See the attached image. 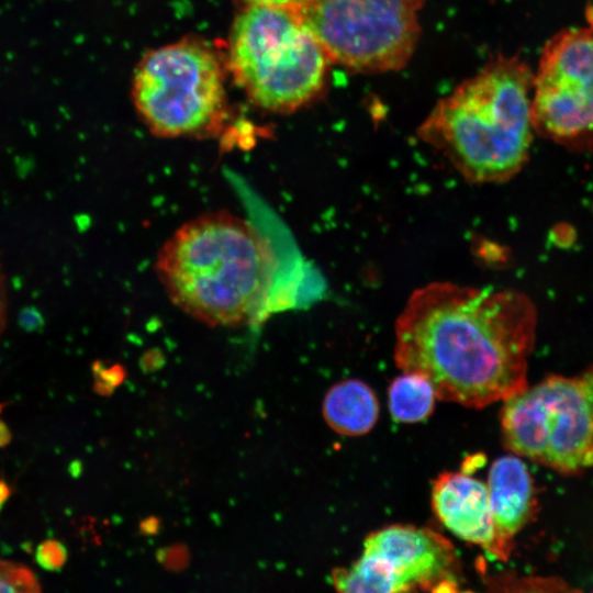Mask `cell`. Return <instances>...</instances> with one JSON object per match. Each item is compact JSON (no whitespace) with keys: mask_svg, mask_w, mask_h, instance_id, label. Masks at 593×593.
Returning <instances> with one entry per match:
<instances>
[{"mask_svg":"<svg viewBox=\"0 0 593 593\" xmlns=\"http://www.w3.org/2000/svg\"><path fill=\"white\" fill-rule=\"evenodd\" d=\"M537 311L517 290L433 282L395 322V363L424 376L437 399L480 409L525 389Z\"/></svg>","mask_w":593,"mask_h":593,"instance_id":"6da1fadb","label":"cell"},{"mask_svg":"<svg viewBox=\"0 0 593 593\" xmlns=\"http://www.w3.org/2000/svg\"><path fill=\"white\" fill-rule=\"evenodd\" d=\"M278 269L269 240L227 211L181 225L158 250L155 270L170 301L210 326H242L258 318Z\"/></svg>","mask_w":593,"mask_h":593,"instance_id":"7a4b0ae2","label":"cell"},{"mask_svg":"<svg viewBox=\"0 0 593 593\" xmlns=\"http://www.w3.org/2000/svg\"><path fill=\"white\" fill-rule=\"evenodd\" d=\"M534 75L518 57H497L438 101L418 137L474 183H501L527 163Z\"/></svg>","mask_w":593,"mask_h":593,"instance_id":"3957f363","label":"cell"},{"mask_svg":"<svg viewBox=\"0 0 593 593\" xmlns=\"http://www.w3.org/2000/svg\"><path fill=\"white\" fill-rule=\"evenodd\" d=\"M327 58L300 11L246 7L233 24L228 65L260 108L291 112L323 89Z\"/></svg>","mask_w":593,"mask_h":593,"instance_id":"277c9868","label":"cell"},{"mask_svg":"<svg viewBox=\"0 0 593 593\" xmlns=\"http://www.w3.org/2000/svg\"><path fill=\"white\" fill-rule=\"evenodd\" d=\"M506 449L563 474L593 467V365L567 377L551 374L504 400Z\"/></svg>","mask_w":593,"mask_h":593,"instance_id":"5b68a950","label":"cell"},{"mask_svg":"<svg viewBox=\"0 0 593 593\" xmlns=\"http://www.w3.org/2000/svg\"><path fill=\"white\" fill-rule=\"evenodd\" d=\"M132 96L142 120L158 136L208 133L224 114L220 60L209 46L195 40L159 47L137 67Z\"/></svg>","mask_w":593,"mask_h":593,"instance_id":"8992f818","label":"cell"},{"mask_svg":"<svg viewBox=\"0 0 593 593\" xmlns=\"http://www.w3.org/2000/svg\"><path fill=\"white\" fill-rule=\"evenodd\" d=\"M423 0H311L300 14L329 61L358 72L402 68L419 36Z\"/></svg>","mask_w":593,"mask_h":593,"instance_id":"52a82bcc","label":"cell"},{"mask_svg":"<svg viewBox=\"0 0 593 593\" xmlns=\"http://www.w3.org/2000/svg\"><path fill=\"white\" fill-rule=\"evenodd\" d=\"M457 556L443 535L424 527L390 525L368 535L348 568L336 569L340 592L398 593L456 591Z\"/></svg>","mask_w":593,"mask_h":593,"instance_id":"ba28073f","label":"cell"},{"mask_svg":"<svg viewBox=\"0 0 593 593\" xmlns=\"http://www.w3.org/2000/svg\"><path fill=\"white\" fill-rule=\"evenodd\" d=\"M532 120L557 144L593 148V26L563 30L546 44L534 76Z\"/></svg>","mask_w":593,"mask_h":593,"instance_id":"9c48e42d","label":"cell"},{"mask_svg":"<svg viewBox=\"0 0 593 593\" xmlns=\"http://www.w3.org/2000/svg\"><path fill=\"white\" fill-rule=\"evenodd\" d=\"M432 506L455 536L497 559L486 483L467 472H444L433 482Z\"/></svg>","mask_w":593,"mask_h":593,"instance_id":"30bf717a","label":"cell"},{"mask_svg":"<svg viewBox=\"0 0 593 593\" xmlns=\"http://www.w3.org/2000/svg\"><path fill=\"white\" fill-rule=\"evenodd\" d=\"M486 488L497 559L506 560L515 536L527 524L536 506L533 479L518 456L505 455L492 463Z\"/></svg>","mask_w":593,"mask_h":593,"instance_id":"8fae6325","label":"cell"},{"mask_svg":"<svg viewBox=\"0 0 593 593\" xmlns=\"http://www.w3.org/2000/svg\"><path fill=\"white\" fill-rule=\"evenodd\" d=\"M379 412L373 390L356 379L334 384L323 402L326 423L345 436H361L370 432L379 418Z\"/></svg>","mask_w":593,"mask_h":593,"instance_id":"7c38bea8","label":"cell"},{"mask_svg":"<svg viewBox=\"0 0 593 593\" xmlns=\"http://www.w3.org/2000/svg\"><path fill=\"white\" fill-rule=\"evenodd\" d=\"M436 392L424 376L403 371L388 389L389 410L396 422L412 424L426 419L434 410Z\"/></svg>","mask_w":593,"mask_h":593,"instance_id":"4fadbf2b","label":"cell"},{"mask_svg":"<svg viewBox=\"0 0 593 593\" xmlns=\"http://www.w3.org/2000/svg\"><path fill=\"white\" fill-rule=\"evenodd\" d=\"M41 585L27 567L0 560V592H40Z\"/></svg>","mask_w":593,"mask_h":593,"instance_id":"5bb4252c","label":"cell"},{"mask_svg":"<svg viewBox=\"0 0 593 593\" xmlns=\"http://www.w3.org/2000/svg\"><path fill=\"white\" fill-rule=\"evenodd\" d=\"M68 552L63 542L47 539L41 542L35 551L36 563L46 571H59L67 561Z\"/></svg>","mask_w":593,"mask_h":593,"instance_id":"9a60e30c","label":"cell"},{"mask_svg":"<svg viewBox=\"0 0 593 593\" xmlns=\"http://www.w3.org/2000/svg\"><path fill=\"white\" fill-rule=\"evenodd\" d=\"M246 7H268L301 11L311 0H239Z\"/></svg>","mask_w":593,"mask_h":593,"instance_id":"2e32d148","label":"cell"},{"mask_svg":"<svg viewBox=\"0 0 593 593\" xmlns=\"http://www.w3.org/2000/svg\"><path fill=\"white\" fill-rule=\"evenodd\" d=\"M8 315V290L3 270L0 265V335L2 334Z\"/></svg>","mask_w":593,"mask_h":593,"instance_id":"e0dca14e","label":"cell"},{"mask_svg":"<svg viewBox=\"0 0 593 593\" xmlns=\"http://www.w3.org/2000/svg\"><path fill=\"white\" fill-rule=\"evenodd\" d=\"M2 404H0V413ZM11 440V433L7 424L0 418V447L7 446Z\"/></svg>","mask_w":593,"mask_h":593,"instance_id":"ac0fdd59","label":"cell"},{"mask_svg":"<svg viewBox=\"0 0 593 593\" xmlns=\"http://www.w3.org/2000/svg\"><path fill=\"white\" fill-rule=\"evenodd\" d=\"M11 495V488L8 482L3 479H0V511L3 505L7 503Z\"/></svg>","mask_w":593,"mask_h":593,"instance_id":"d6986e66","label":"cell"}]
</instances>
